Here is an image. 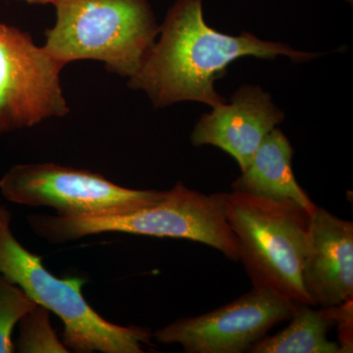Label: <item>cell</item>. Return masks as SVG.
<instances>
[{"label": "cell", "mask_w": 353, "mask_h": 353, "mask_svg": "<svg viewBox=\"0 0 353 353\" xmlns=\"http://www.w3.org/2000/svg\"><path fill=\"white\" fill-rule=\"evenodd\" d=\"M159 34L145 63L128 83L132 90L145 92L157 108L182 101L202 102L212 108L226 103L214 83L239 58L285 55L303 62L319 55L261 41L250 32L232 37L215 31L204 21L202 0H176L159 26Z\"/></svg>", "instance_id": "cell-1"}, {"label": "cell", "mask_w": 353, "mask_h": 353, "mask_svg": "<svg viewBox=\"0 0 353 353\" xmlns=\"http://www.w3.org/2000/svg\"><path fill=\"white\" fill-rule=\"evenodd\" d=\"M57 20L43 48L66 66L95 60L132 78L157 41L159 26L148 0H52Z\"/></svg>", "instance_id": "cell-2"}, {"label": "cell", "mask_w": 353, "mask_h": 353, "mask_svg": "<svg viewBox=\"0 0 353 353\" xmlns=\"http://www.w3.org/2000/svg\"><path fill=\"white\" fill-rule=\"evenodd\" d=\"M225 211L239 261L253 288L314 305L303 282L311 213L296 204L236 190L225 192Z\"/></svg>", "instance_id": "cell-3"}, {"label": "cell", "mask_w": 353, "mask_h": 353, "mask_svg": "<svg viewBox=\"0 0 353 353\" xmlns=\"http://www.w3.org/2000/svg\"><path fill=\"white\" fill-rule=\"evenodd\" d=\"M32 231L51 243L102 233H125L197 241L239 262L236 238L226 217L225 192L204 194L178 183L161 201L146 208L102 217L32 214Z\"/></svg>", "instance_id": "cell-4"}, {"label": "cell", "mask_w": 353, "mask_h": 353, "mask_svg": "<svg viewBox=\"0 0 353 353\" xmlns=\"http://www.w3.org/2000/svg\"><path fill=\"white\" fill-rule=\"evenodd\" d=\"M11 219L10 211L0 205V275L61 319L65 347L82 353H143L141 343H150V332L118 326L99 315L83 296L85 279L52 275L43 259L14 236Z\"/></svg>", "instance_id": "cell-5"}, {"label": "cell", "mask_w": 353, "mask_h": 353, "mask_svg": "<svg viewBox=\"0 0 353 353\" xmlns=\"http://www.w3.org/2000/svg\"><path fill=\"white\" fill-rule=\"evenodd\" d=\"M7 201L48 206L60 217L125 214L161 201L166 192L126 189L99 173L54 163L20 164L0 179Z\"/></svg>", "instance_id": "cell-6"}, {"label": "cell", "mask_w": 353, "mask_h": 353, "mask_svg": "<svg viewBox=\"0 0 353 353\" xmlns=\"http://www.w3.org/2000/svg\"><path fill=\"white\" fill-rule=\"evenodd\" d=\"M63 68L28 32L0 22V136L70 112Z\"/></svg>", "instance_id": "cell-7"}, {"label": "cell", "mask_w": 353, "mask_h": 353, "mask_svg": "<svg viewBox=\"0 0 353 353\" xmlns=\"http://www.w3.org/2000/svg\"><path fill=\"white\" fill-rule=\"evenodd\" d=\"M297 303L270 290L255 289L196 317L176 320L155 332L158 343H178L188 353H243L288 321Z\"/></svg>", "instance_id": "cell-8"}, {"label": "cell", "mask_w": 353, "mask_h": 353, "mask_svg": "<svg viewBox=\"0 0 353 353\" xmlns=\"http://www.w3.org/2000/svg\"><path fill=\"white\" fill-rule=\"evenodd\" d=\"M284 120L270 94L260 87L245 85L231 97L202 116L192 132V145L217 146L238 162L241 172L252 161L267 134Z\"/></svg>", "instance_id": "cell-9"}, {"label": "cell", "mask_w": 353, "mask_h": 353, "mask_svg": "<svg viewBox=\"0 0 353 353\" xmlns=\"http://www.w3.org/2000/svg\"><path fill=\"white\" fill-rule=\"evenodd\" d=\"M303 282L314 305L353 299V223L316 206L311 213Z\"/></svg>", "instance_id": "cell-10"}, {"label": "cell", "mask_w": 353, "mask_h": 353, "mask_svg": "<svg viewBox=\"0 0 353 353\" xmlns=\"http://www.w3.org/2000/svg\"><path fill=\"white\" fill-rule=\"evenodd\" d=\"M292 155L289 139L275 128L263 139L248 168L232 183V189L289 202L312 213L316 205L296 182L292 169Z\"/></svg>", "instance_id": "cell-11"}, {"label": "cell", "mask_w": 353, "mask_h": 353, "mask_svg": "<svg viewBox=\"0 0 353 353\" xmlns=\"http://www.w3.org/2000/svg\"><path fill=\"white\" fill-rule=\"evenodd\" d=\"M289 326L274 336H264L250 348V353H341L338 341L329 340L334 326V306L311 308L297 303Z\"/></svg>", "instance_id": "cell-12"}, {"label": "cell", "mask_w": 353, "mask_h": 353, "mask_svg": "<svg viewBox=\"0 0 353 353\" xmlns=\"http://www.w3.org/2000/svg\"><path fill=\"white\" fill-rule=\"evenodd\" d=\"M19 326L20 336L15 345L18 352H69L51 327L50 311L43 306L37 305L27 313Z\"/></svg>", "instance_id": "cell-13"}, {"label": "cell", "mask_w": 353, "mask_h": 353, "mask_svg": "<svg viewBox=\"0 0 353 353\" xmlns=\"http://www.w3.org/2000/svg\"><path fill=\"white\" fill-rule=\"evenodd\" d=\"M37 305L18 285L0 275V353L15 352L13 330Z\"/></svg>", "instance_id": "cell-14"}, {"label": "cell", "mask_w": 353, "mask_h": 353, "mask_svg": "<svg viewBox=\"0 0 353 353\" xmlns=\"http://www.w3.org/2000/svg\"><path fill=\"white\" fill-rule=\"evenodd\" d=\"M334 325L338 326L341 353L353 352V299L334 306Z\"/></svg>", "instance_id": "cell-15"}, {"label": "cell", "mask_w": 353, "mask_h": 353, "mask_svg": "<svg viewBox=\"0 0 353 353\" xmlns=\"http://www.w3.org/2000/svg\"><path fill=\"white\" fill-rule=\"evenodd\" d=\"M20 1H24L29 4H43V6L52 3V0H20Z\"/></svg>", "instance_id": "cell-16"}]
</instances>
